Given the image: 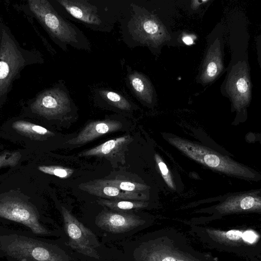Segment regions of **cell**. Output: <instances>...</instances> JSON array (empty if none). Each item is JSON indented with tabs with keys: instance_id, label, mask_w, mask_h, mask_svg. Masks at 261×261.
Wrapping results in <instances>:
<instances>
[{
	"instance_id": "7402d4cb",
	"label": "cell",
	"mask_w": 261,
	"mask_h": 261,
	"mask_svg": "<svg viewBox=\"0 0 261 261\" xmlns=\"http://www.w3.org/2000/svg\"><path fill=\"white\" fill-rule=\"evenodd\" d=\"M154 157L156 163L164 180L170 188L174 189L173 181L166 165L158 154H155Z\"/></svg>"
},
{
	"instance_id": "5b68a950",
	"label": "cell",
	"mask_w": 261,
	"mask_h": 261,
	"mask_svg": "<svg viewBox=\"0 0 261 261\" xmlns=\"http://www.w3.org/2000/svg\"><path fill=\"white\" fill-rule=\"evenodd\" d=\"M0 217L25 225L35 233L45 234L47 230L41 225L34 208L21 200L6 198L0 200Z\"/></svg>"
},
{
	"instance_id": "ffe728a7",
	"label": "cell",
	"mask_w": 261,
	"mask_h": 261,
	"mask_svg": "<svg viewBox=\"0 0 261 261\" xmlns=\"http://www.w3.org/2000/svg\"><path fill=\"white\" fill-rule=\"evenodd\" d=\"M38 170L61 178H68L73 173V170L71 168L56 166H40L38 167Z\"/></svg>"
},
{
	"instance_id": "484cf974",
	"label": "cell",
	"mask_w": 261,
	"mask_h": 261,
	"mask_svg": "<svg viewBox=\"0 0 261 261\" xmlns=\"http://www.w3.org/2000/svg\"><path fill=\"white\" fill-rule=\"evenodd\" d=\"M184 42L187 45H191L193 43V40L190 36H185L182 38Z\"/></svg>"
},
{
	"instance_id": "4fadbf2b",
	"label": "cell",
	"mask_w": 261,
	"mask_h": 261,
	"mask_svg": "<svg viewBox=\"0 0 261 261\" xmlns=\"http://www.w3.org/2000/svg\"><path fill=\"white\" fill-rule=\"evenodd\" d=\"M128 28L133 38L141 41L153 38L159 31V27L155 20L136 11L128 22Z\"/></svg>"
},
{
	"instance_id": "9a60e30c",
	"label": "cell",
	"mask_w": 261,
	"mask_h": 261,
	"mask_svg": "<svg viewBox=\"0 0 261 261\" xmlns=\"http://www.w3.org/2000/svg\"><path fill=\"white\" fill-rule=\"evenodd\" d=\"M210 234L215 239H220L225 243H239L243 241L248 244H253L257 241V234L253 231L242 232L238 230H231L228 231L208 230Z\"/></svg>"
},
{
	"instance_id": "277c9868",
	"label": "cell",
	"mask_w": 261,
	"mask_h": 261,
	"mask_svg": "<svg viewBox=\"0 0 261 261\" xmlns=\"http://www.w3.org/2000/svg\"><path fill=\"white\" fill-rule=\"evenodd\" d=\"M61 212L70 245L86 255L98 258L95 249L98 244L95 236L65 207L62 206Z\"/></svg>"
},
{
	"instance_id": "7a4b0ae2",
	"label": "cell",
	"mask_w": 261,
	"mask_h": 261,
	"mask_svg": "<svg viewBox=\"0 0 261 261\" xmlns=\"http://www.w3.org/2000/svg\"><path fill=\"white\" fill-rule=\"evenodd\" d=\"M167 140L188 156L210 169L240 178L253 179L257 177L248 168L201 145L176 137Z\"/></svg>"
},
{
	"instance_id": "52a82bcc",
	"label": "cell",
	"mask_w": 261,
	"mask_h": 261,
	"mask_svg": "<svg viewBox=\"0 0 261 261\" xmlns=\"http://www.w3.org/2000/svg\"><path fill=\"white\" fill-rule=\"evenodd\" d=\"M58 3L71 16L92 29H104V21L97 8L85 0H59Z\"/></svg>"
},
{
	"instance_id": "8fae6325",
	"label": "cell",
	"mask_w": 261,
	"mask_h": 261,
	"mask_svg": "<svg viewBox=\"0 0 261 261\" xmlns=\"http://www.w3.org/2000/svg\"><path fill=\"white\" fill-rule=\"evenodd\" d=\"M216 209L221 214L260 212V197L254 193L232 196L218 205Z\"/></svg>"
},
{
	"instance_id": "d6986e66",
	"label": "cell",
	"mask_w": 261,
	"mask_h": 261,
	"mask_svg": "<svg viewBox=\"0 0 261 261\" xmlns=\"http://www.w3.org/2000/svg\"><path fill=\"white\" fill-rule=\"evenodd\" d=\"M100 184L113 186L123 191L140 193L148 188L146 185L137 182L130 181L118 179H96Z\"/></svg>"
},
{
	"instance_id": "44dd1931",
	"label": "cell",
	"mask_w": 261,
	"mask_h": 261,
	"mask_svg": "<svg viewBox=\"0 0 261 261\" xmlns=\"http://www.w3.org/2000/svg\"><path fill=\"white\" fill-rule=\"evenodd\" d=\"M21 158L19 152H5L0 154V168L5 166H15Z\"/></svg>"
},
{
	"instance_id": "603a6c76",
	"label": "cell",
	"mask_w": 261,
	"mask_h": 261,
	"mask_svg": "<svg viewBox=\"0 0 261 261\" xmlns=\"http://www.w3.org/2000/svg\"><path fill=\"white\" fill-rule=\"evenodd\" d=\"M218 67L215 62H211L206 68V74L209 77H214L217 74Z\"/></svg>"
},
{
	"instance_id": "ac0fdd59",
	"label": "cell",
	"mask_w": 261,
	"mask_h": 261,
	"mask_svg": "<svg viewBox=\"0 0 261 261\" xmlns=\"http://www.w3.org/2000/svg\"><path fill=\"white\" fill-rule=\"evenodd\" d=\"M97 202L101 205L115 211L138 209L145 207L147 205V203L138 200L99 199L97 200Z\"/></svg>"
},
{
	"instance_id": "2e32d148",
	"label": "cell",
	"mask_w": 261,
	"mask_h": 261,
	"mask_svg": "<svg viewBox=\"0 0 261 261\" xmlns=\"http://www.w3.org/2000/svg\"><path fill=\"white\" fill-rule=\"evenodd\" d=\"M16 131L36 140H42L54 134L41 126L24 121H17L12 124Z\"/></svg>"
},
{
	"instance_id": "ba28073f",
	"label": "cell",
	"mask_w": 261,
	"mask_h": 261,
	"mask_svg": "<svg viewBox=\"0 0 261 261\" xmlns=\"http://www.w3.org/2000/svg\"><path fill=\"white\" fill-rule=\"evenodd\" d=\"M167 241H161L151 246L147 251V261H196V255L192 256L188 247L181 249L180 246L171 244L168 245ZM200 261V260H197Z\"/></svg>"
},
{
	"instance_id": "d4e9b609",
	"label": "cell",
	"mask_w": 261,
	"mask_h": 261,
	"mask_svg": "<svg viewBox=\"0 0 261 261\" xmlns=\"http://www.w3.org/2000/svg\"><path fill=\"white\" fill-rule=\"evenodd\" d=\"M9 66L4 61H0V80L6 78L9 73Z\"/></svg>"
},
{
	"instance_id": "5bb4252c",
	"label": "cell",
	"mask_w": 261,
	"mask_h": 261,
	"mask_svg": "<svg viewBox=\"0 0 261 261\" xmlns=\"http://www.w3.org/2000/svg\"><path fill=\"white\" fill-rule=\"evenodd\" d=\"M127 79L129 87L138 98L146 102L150 101L151 90L143 75L137 71L129 70Z\"/></svg>"
},
{
	"instance_id": "7c38bea8",
	"label": "cell",
	"mask_w": 261,
	"mask_h": 261,
	"mask_svg": "<svg viewBox=\"0 0 261 261\" xmlns=\"http://www.w3.org/2000/svg\"><path fill=\"white\" fill-rule=\"evenodd\" d=\"M79 188L91 195L112 200H140L145 196L140 193L123 191L116 187L100 184L96 180L79 185Z\"/></svg>"
},
{
	"instance_id": "30bf717a",
	"label": "cell",
	"mask_w": 261,
	"mask_h": 261,
	"mask_svg": "<svg viewBox=\"0 0 261 261\" xmlns=\"http://www.w3.org/2000/svg\"><path fill=\"white\" fill-rule=\"evenodd\" d=\"M143 221L137 216L121 212H102L98 218V225L113 232H122L134 228Z\"/></svg>"
},
{
	"instance_id": "3957f363",
	"label": "cell",
	"mask_w": 261,
	"mask_h": 261,
	"mask_svg": "<svg viewBox=\"0 0 261 261\" xmlns=\"http://www.w3.org/2000/svg\"><path fill=\"white\" fill-rule=\"evenodd\" d=\"M73 102L63 86L47 90L41 94L32 103L36 113L48 119H63L71 112Z\"/></svg>"
},
{
	"instance_id": "9c48e42d",
	"label": "cell",
	"mask_w": 261,
	"mask_h": 261,
	"mask_svg": "<svg viewBox=\"0 0 261 261\" xmlns=\"http://www.w3.org/2000/svg\"><path fill=\"white\" fill-rule=\"evenodd\" d=\"M122 123L111 119L93 121L88 123L74 138L68 140L71 145H82L107 134L120 129Z\"/></svg>"
},
{
	"instance_id": "cb8c5ba5",
	"label": "cell",
	"mask_w": 261,
	"mask_h": 261,
	"mask_svg": "<svg viewBox=\"0 0 261 261\" xmlns=\"http://www.w3.org/2000/svg\"><path fill=\"white\" fill-rule=\"evenodd\" d=\"M237 87L239 92L245 93L248 90V84L244 78H240L237 83Z\"/></svg>"
},
{
	"instance_id": "e0dca14e",
	"label": "cell",
	"mask_w": 261,
	"mask_h": 261,
	"mask_svg": "<svg viewBox=\"0 0 261 261\" xmlns=\"http://www.w3.org/2000/svg\"><path fill=\"white\" fill-rule=\"evenodd\" d=\"M98 96L108 105L121 110L128 111L132 108L130 102L121 94L109 90H99Z\"/></svg>"
},
{
	"instance_id": "6da1fadb",
	"label": "cell",
	"mask_w": 261,
	"mask_h": 261,
	"mask_svg": "<svg viewBox=\"0 0 261 261\" xmlns=\"http://www.w3.org/2000/svg\"><path fill=\"white\" fill-rule=\"evenodd\" d=\"M29 3L31 10L63 49L67 51V46L70 45L78 49L90 50V44L83 33L60 16L47 1Z\"/></svg>"
},
{
	"instance_id": "8992f818",
	"label": "cell",
	"mask_w": 261,
	"mask_h": 261,
	"mask_svg": "<svg viewBox=\"0 0 261 261\" xmlns=\"http://www.w3.org/2000/svg\"><path fill=\"white\" fill-rule=\"evenodd\" d=\"M129 135L109 140L93 148L79 153L81 157L98 156L105 158L112 163L119 162L125 163V152L129 144L133 141Z\"/></svg>"
}]
</instances>
